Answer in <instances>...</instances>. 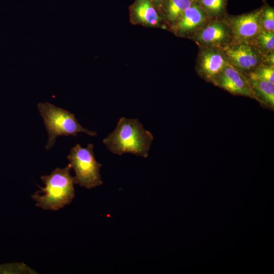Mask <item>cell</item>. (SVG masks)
<instances>
[{
  "instance_id": "6da1fadb",
  "label": "cell",
  "mask_w": 274,
  "mask_h": 274,
  "mask_svg": "<svg viewBox=\"0 0 274 274\" xmlns=\"http://www.w3.org/2000/svg\"><path fill=\"white\" fill-rule=\"evenodd\" d=\"M153 140L152 134L138 119L121 117L102 142L115 154L130 153L147 158Z\"/></svg>"
},
{
  "instance_id": "7a4b0ae2",
  "label": "cell",
  "mask_w": 274,
  "mask_h": 274,
  "mask_svg": "<svg viewBox=\"0 0 274 274\" xmlns=\"http://www.w3.org/2000/svg\"><path fill=\"white\" fill-rule=\"evenodd\" d=\"M69 164L57 167L48 175L41 177L45 186L31 195L36 206L44 210L57 211L70 204L75 196L74 177L70 174Z\"/></svg>"
},
{
  "instance_id": "3957f363",
  "label": "cell",
  "mask_w": 274,
  "mask_h": 274,
  "mask_svg": "<svg viewBox=\"0 0 274 274\" xmlns=\"http://www.w3.org/2000/svg\"><path fill=\"white\" fill-rule=\"evenodd\" d=\"M38 109L48 135L45 146L47 150L53 147L58 136H76L79 132H84L90 136L96 135V132L82 127L74 114L66 110L49 102L39 103Z\"/></svg>"
},
{
  "instance_id": "277c9868",
  "label": "cell",
  "mask_w": 274,
  "mask_h": 274,
  "mask_svg": "<svg viewBox=\"0 0 274 274\" xmlns=\"http://www.w3.org/2000/svg\"><path fill=\"white\" fill-rule=\"evenodd\" d=\"M67 157L68 164L75 172V184L87 189L95 188L102 184L100 174L102 165L95 158L92 144L85 148L76 144L72 148Z\"/></svg>"
},
{
  "instance_id": "5b68a950",
  "label": "cell",
  "mask_w": 274,
  "mask_h": 274,
  "mask_svg": "<svg viewBox=\"0 0 274 274\" xmlns=\"http://www.w3.org/2000/svg\"><path fill=\"white\" fill-rule=\"evenodd\" d=\"M221 49L229 64L246 75L264 63V56L250 44L230 43Z\"/></svg>"
},
{
  "instance_id": "8992f818",
  "label": "cell",
  "mask_w": 274,
  "mask_h": 274,
  "mask_svg": "<svg viewBox=\"0 0 274 274\" xmlns=\"http://www.w3.org/2000/svg\"><path fill=\"white\" fill-rule=\"evenodd\" d=\"M263 8L240 15L225 16L224 19L231 33V43L253 44L258 34L262 30L260 17Z\"/></svg>"
},
{
  "instance_id": "52a82bcc",
  "label": "cell",
  "mask_w": 274,
  "mask_h": 274,
  "mask_svg": "<svg viewBox=\"0 0 274 274\" xmlns=\"http://www.w3.org/2000/svg\"><path fill=\"white\" fill-rule=\"evenodd\" d=\"M199 48H220L232 42L228 24L224 18L211 19L191 39Z\"/></svg>"
},
{
  "instance_id": "ba28073f",
  "label": "cell",
  "mask_w": 274,
  "mask_h": 274,
  "mask_svg": "<svg viewBox=\"0 0 274 274\" xmlns=\"http://www.w3.org/2000/svg\"><path fill=\"white\" fill-rule=\"evenodd\" d=\"M195 70L206 82L213 83L228 62L220 48H199Z\"/></svg>"
},
{
  "instance_id": "9c48e42d",
  "label": "cell",
  "mask_w": 274,
  "mask_h": 274,
  "mask_svg": "<svg viewBox=\"0 0 274 274\" xmlns=\"http://www.w3.org/2000/svg\"><path fill=\"white\" fill-rule=\"evenodd\" d=\"M206 12L195 1L167 30L178 37L190 39L210 20Z\"/></svg>"
},
{
  "instance_id": "30bf717a",
  "label": "cell",
  "mask_w": 274,
  "mask_h": 274,
  "mask_svg": "<svg viewBox=\"0 0 274 274\" xmlns=\"http://www.w3.org/2000/svg\"><path fill=\"white\" fill-rule=\"evenodd\" d=\"M129 18L133 25L167 29L159 9L151 0H135L129 7Z\"/></svg>"
},
{
  "instance_id": "8fae6325",
  "label": "cell",
  "mask_w": 274,
  "mask_h": 274,
  "mask_svg": "<svg viewBox=\"0 0 274 274\" xmlns=\"http://www.w3.org/2000/svg\"><path fill=\"white\" fill-rule=\"evenodd\" d=\"M213 84L233 95L248 97L258 101L247 76L229 63Z\"/></svg>"
},
{
  "instance_id": "7c38bea8",
  "label": "cell",
  "mask_w": 274,
  "mask_h": 274,
  "mask_svg": "<svg viewBox=\"0 0 274 274\" xmlns=\"http://www.w3.org/2000/svg\"><path fill=\"white\" fill-rule=\"evenodd\" d=\"M196 0H163L159 10L167 29Z\"/></svg>"
},
{
  "instance_id": "4fadbf2b",
  "label": "cell",
  "mask_w": 274,
  "mask_h": 274,
  "mask_svg": "<svg viewBox=\"0 0 274 274\" xmlns=\"http://www.w3.org/2000/svg\"><path fill=\"white\" fill-rule=\"evenodd\" d=\"M248 80L260 104L264 107L273 109L274 83L261 80L249 78Z\"/></svg>"
},
{
  "instance_id": "5bb4252c",
  "label": "cell",
  "mask_w": 274,
  "mask_h": 274,
  "mask_svg": "<svg viewBox=\"0 0 274 274\" xmlns=\"http://www.w3.org/2000/svg\"><path fill=\"white\" fill-rule=\"evenodd\" d=\"M210 19H221L225 16L226 0H196Z\"/></svg>"
},
{
  "instance_id": "9a60e30c",
  "label": "cell",
  "mask_w": 274,
  "mask_h": 274,
  "mask_svg": "<svg viewBox=\"0 0 274 274\" xmlns=\"http://www.w3.org/2000/svg\"><path fill=\"white\" fill-rule=\"evenodd\" d=\"M252 45L264 56L274 53V32L261 30Z\"/></svg>"
},
{
  "instance_id": "2e32d148",
  "label": "cell",
  "mask_w": 274,
  "mask_h": 274,
  "mask_svg": "<svg viewBox=\"0 0 274 274\" xmlns=\"http://www.w3.org/2000/svg\"><path fill=\"white\" fill-rule=\"evenodd\" d=\"M246 76L250 79L265 80L274 83V65L261 63Z\"/></svg>"
},
{
  "instance_id": "e0dca14e",
  "label": "cell",
  "mask_w": 274,
  "mask_h": 274,
  "mask_svg": "<svg viewBox=\"0 0 274 274\" xmlns=\"http://www.w3.org/2000/svg\"><path fill=\"white\" fill-rule=\"evenodd\" d=\"M262 30L274 32V9L269 6L263 8L260 17Z\"/></svg>"
},
{
  "instance_id": "ac0fdd59",
  "label": "cell",
  "mask_w": 274,
  "mask_h": 274,
  "mask_svg": "<svg viewBox=\"0 0 274 274\" xmlns=\"http://www.w3.org/2000/svg\"><path fill=\"white\" fill-rule=\"evenodd\" d=\"M155 5L159 9V7L163 0H151Z\"/></svg>"
}]
</instances>
